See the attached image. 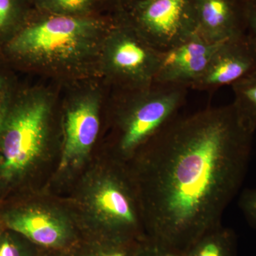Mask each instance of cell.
Listing matches in <instances>:
<instances>
[{
  "label": "cell",
  "mask_w": 256,
  "mask_h": 256,
  "mask_svg": "<svg viewBox=\"0 0 256 256\" xmlns=\"http://www.w3.org/2000/svg\"><path fill=\"white\" fill-rule=\"evenodd\" d=\"M254 131L233 104L176 116L126 164L146 238L184 252L222 224L252 156Z\"/></svg>",
  "instance_id": "obj_1"
},
{
  "label": "cell",
  "mask_w": 256,
  "mask_h": 256,
  "mask_svg": "<svg viewBox=\"0 0 256 256\" xmlns=\"http://www.w3.org/2000/svg\"><path fill=\"white\" fill-rule=\"evenodd\" d=\"M114 20L46 12L40 18L30 16L0 56L68 85L99 78L100 52Z\"/></svg>",
  "instance_id": "obj_2"
},
{
  "label": "cell",
  "mask_w": 256,
  "mask_h": 256,
  "mask_svg": "<svg viewBox=\"0 0 256 256\" xmlns=\"http://www.w3.org/2000/svg\"><path fill=\"white\" fill-rule=\"evenodd\" d=\"M57 96L14 87L0 110V205L23 196L53 142Z\"/></svg>",
  "instance_id": "obj_3"
},
{
  "label": "cell",
  "mask_w": 256,
  "mask_h": 256,
  "mask_svg": "<svg viewBox=\"0 0 256 256\" xmlns=\"http://www.w3.org/2000/svg\"><path fill=\"white\" fill-rule=\"evenodd\" d=\"M74 216L82 238L141 242L146 238L137 190L126 162L110 156L79 185Z\"/></svg>",
  "instance_id": "obj_4"
},
{
  "label": "cell",
  "mask_w": 256,
  "mask_h": 256,
  "mask_svg": "<svg viewBox=\"0 0 256 256\" xmlns=\"http://www.w3.org/2000/svg\"><path fill=\"white\" fill-rule=\"evenodd\" d=\"M188 88L153 82L132 90H112L108 114L111 156L128 162L178 116Z\"/></svg>",
  "instance_id": "obj_5"
},
{
  "label": "cell",
  "mask_w": 256,
  "mask_h": 256,
  "mask_svg": "<svg viewBox=\"0 0 256 256\" xmlns=\"http://www.w3.org/2000/svg\"><path fill=\"white\" fill-rule=\"evenodd\" d=\"M60 118V156L58 172L68 174L82 168L94 149L101 126L107 86L94 78L70 84Z\"/></svg>",
  "instance_id": "obj_6"
},
{
  "label": "cell",
  "mask_w": 256,
  "mask_h": 256,
  "mask_svg": "<svg viewBox=\"0 0 256 256\" xmlns=\"http://www.w3.org/2000/svg\"><path fill=\"white\" fill-rule=\"evenodd\" d=\"M160 56L117 15L101 50L98 78L112 90L148 86L154 82Z\"/></svg>",
  "instance_id": "obj_7"
},
{
  "label": "cell",
  "mask_w": 256,
  "mask_h": 256,
  "mask_svg": "<svg viewBox=\"0 0 256 256\" xmlns=\"http://www.w3.org/2000/svg\"><path fill=\"white\" fill-rule=\"evenodd\" d=\"M0 223L42 250L68 252L82 238L73 214L25 196L0 205Z\"/></svg>",
  "instance_id": "obj_8"
},
{
  "label": "cell",
  "mask_w": 256,
  "mask_h": 256,
  "mask_svg": "<svg viewBox=\"0 0 256 256\" xmlns=\"http://www.w3.org/2000/svg\"><path fill=\"white\" fill-rule=\"evenodd\" d=\"M118 11L160 53L197 34L195 0H131Z\"/></svg>",
  "instance_id": "obj_9"
},
{
  "label": "cell",
  "mask_w": 256,
  "mask_h": 256,
  "mask_svg": "<svg viewBox=\"0 0 256 256\" xmlns=\"http://www.w3.org/2000/svg\"><path fill=\"white\" fill-rule=\"evenodd\" d=\"M256 70V42L246 33L222 42L201 78L191 87L214 92Z\"/></svg>",
  "instance_id": "obj_10"
},
{
  "label": "cell",
  "mask_w": 256,
  "mask_h": 256,
  "mask_svg": "<svg viewBox=\"0 0 256 256\" xmlns=\"http://www.w3.org/2000/svg\"><path fill=\"white\" fill-rule=\"evenodd\" d=\"M222 43H210L196 34L161 53L154 82L191 88L204 73Z\"/></svg>",
  "instance_id": "obj_11"
},
{
  "label": "cell",
  "mask_w": 256,
  "mask_h": 256,
  "mask_svg": "<svg viewBox=\"0 0 256 256\" xmlns=\"http://www.w3.org/2000/svg\"><path fill=\"white\" fill-rule=\"evenodd\" d=\"M246 0H195L197 34L218 44L246 33Z\"/></svg>",
  "instance_id": "obj_12"
},
{
  "label": "cell",
  "mask_w": 256,
  "mask_h": 256,
  "mask_svg": "<svg viewBox=\"0 0 256 256\" xmlns=\"http://www.w3.org/2000/svg\"><path fill=\"white\" fill-rule=\"evenodd\" d=\"M236 247L234 230L220 224L192 242L184 254V256H236Z\"/></svg>",
  "instance_id": "obj_13"
},
{
  "label": "cell",
  "mask_w": 256,
  "mask_h": 256,
  "mask_svg": "<svg viewBox=\"0 0 256 256\" xmlns=\"http://www.w3.org/2000/svg\"><path fill=\"white\" fill-rule=\"evenodd\" d=\"M28 0H0V52L30 18Z\"/></svg>",
  "instance_id": "obj_14"
},
{
  "label": "cell",
  "mask_w": 256,
  "mask_h": 256,
  "mask_svg": "<svg viewBox=\"0 0 256 256\" xmlns=\"http://www.w3.org/2000/svg\"><path fill=\"white\" fill-rule=\"evenodd\" d=\"M139 242L82 238L68 256H136Z\"/></svg>",
  "instance_id": "obj_15"
},
{
  "label": "cell",
  "mask_w": 256,
  "mask_h": 256,
  "mask_svg": "<svg viewBox=\"0 0 256 256\" xmlns=\"http://www.w3.org/2000/svg\"><path fill=\"white\" fill-rule=\"evenodd\" d=\"M232 102L244 122L256 131V70L232 86Z\"/></svg>",
  "instance_id": "obj_16"
},
{
  "label": "cell",
  "mask_w": 256,
  "mask_h": 256,
  "mask_svg": "<svg viewBox=\"0 0 256 256\" xmlns=\"http://www.w3.org/2000/svg\"><path fill=\"white\" fill-rule=\"evenodd\" d=\"M40 250L22 235L0 223V256H36Z\"/></svg>",
  "instance_id": "obj_17"
},
{
  "label": "cell",
  "mask_w": 256,
  "mask_h": 256,
  "mask_svg": "<svg viewBox=\"0 0 256 256\" xmlns=\"http://www.w3.org/2000/svg\"><path fill=\"white\" fill-rule=\"evenodd\" d=\"M37 6L48 14L88 16L95 0H34Z\"/></svg>",
  "instance_id": "obj_18"
},
{
  "label": "cell",
  "mask_w": 256,
  "mask_h": 256,
  "mask_svg": "<svg viewBox=\"0 0 256 256\" xmlns=\"http://www.w3.org/2000/svg\"><path fill=\"white\" fill-rule=\"evenodd\" d=\"M136 256H184V254L174 248L146 238L138 244Z\"/></svg>",
  "instance_id": "obj_19"
},
{
  "label": "cell",
  "mask_w": 256,
  "mask_h": 256,
  "mask_svg": "<svg viewBox=\"0 0 256 256\" xmlns=\"http://www.w3.org/2000/svg\"><path fill=\"white\" fill-rule=\"evenodd\" d=\"M238 206L249 225L256 228V188L242 190L238 198Z\"/></svg>",
  "instance_id": "obj_20"
},
{
  "label": "cell",
  "mask_w": 256,
  "mask_h": 256,
  "mask_svg": "<svg viewBox=\"0 0 256 256\" xmlns=\"http://www.w3.org/2000/svg\"><path fill=\"white\" fill-rule=\"evenodd\" d=\"M246 24L247 34L256 42V0H246Z\"/></svg>",
  "instance_id": "obj_21"
},
{
  "label": "cell",
  "mask_w": 256,
  "mask_h": 256,
  "mask_svg": "<svg viewBox=\"0 0 256 256\" xmlns=\"http://www.w3.org/2000/svg\"><path fill=\"white\" fill-rule=\"evenodd\" d=\"M15 86L16 85L13 84L9 76L0 69V110Z\"/></svg>",
  "instance_id": "obj_22"
},
{
  "label": "cell",
  "mask_w": 256,
  "mask_h": 256,
  "mask_svg": "<svg viewBox=\"0 0 256 256\" xmlns=\"http://www.w3.org/2000/svg\"><path fill=\"white\" fill-rule=\"evenodd\" d=\"M36 256H68V252H55V250L40 249Z\"/></svg>",
  "instance_id": "obj_23"
},
{
  "label": "cell",
  "mask_w": 256,
  "mask_h": 256,
  "mask_svg": "<svg viewBox=\"0 0 256 256\" xmlns=\"http://www.w3.org/2000/svg\"><path fill=\"white\" fill-rule=\"evenodd\" d=\"M116 2V5H117L118 10L120 9V8H122V6H124V4H127L128 2H129L131 0H114Z\"/></svg>",
  "instance_id": "obj_24"
}]
</instances>
